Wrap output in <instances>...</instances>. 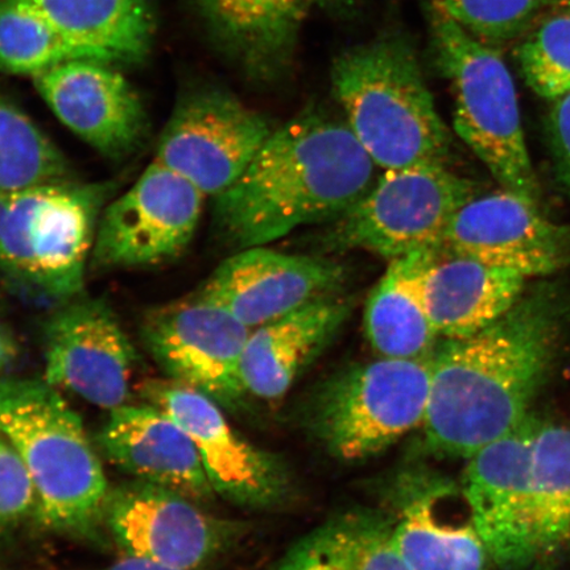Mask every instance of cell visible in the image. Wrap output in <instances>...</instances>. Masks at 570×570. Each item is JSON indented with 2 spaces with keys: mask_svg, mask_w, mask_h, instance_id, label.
Here are the masks:
<instances>
[{
  "mask_svg": "<svg viewBox=\"0 0 570 570\" xmlns=\"http://www.w3.org/2000/svg\"><path fill=\"white\" fill-rule=\"evenodd\" d=\"M268 120L217 89L188 92L160 135L155 161L208 197L238 180L273 134Z\"/></svg>",
  "mask_w": 570,
  "mask_h": 570,
  "instance_id": "9c48e42d",
  "label": "cell"
},
{
  "mask_svg": "<svg viewBox=\"0 0 570 570\" xmlns=\"http://www.w3.org/2000/svg\"><path fill=\"white\" fill-rule=\"evenodd\" d=\"M18 348V342L12 332L0 326V372L16 360Z\"/></svg>",
  "mask_w": 570,
  "mask_h": 570,
  "instance_id": "d6a6232c",
  "label": "cell"
},
{
  "mask_svg": "<svg viewBox=\"0 0 570 570\" xmlns=\"http://www.w3.org/2000/svg\"><path fill=\"white\" fill-rule=\"evenodd\" d=\"M345 279V268L325 256L255 246L238 249L220 263L197 294L254 330L317 298L336 295Z\"/></svg>",
  "mask_w": 570,
  "mask_h": 570,
  "instance_id": "e0dca14e",
  "label": "cell"
},
{
  "mask_svg": "<svg viewBox=\"0 0 570 570\" xmlns=\"http://www.w3.org/2000/svg\"><path fill=\"white\" fill-rule=\"evenodd\" d=\"M78 46L107 62L147 56L155 30L151 0H32Z\"/></svg>",
  "mask_w": 570,
  "mask_h": 570,
  "instance_id": "484cf974",
  "label": "cell"
},
{
  "mask_svg": "<svg viewBox=\"0 0 570 570\" xmlns=\"http://www.w3.org/2000/svg\"><path fill=\"white\" fill-rule=\"evenodd\" d=\"M206 196L153 160L138 181L99 218L92 265L104 269L160 266L194 239Z\"/></svg>",
  "mask_w": 570,
  "mask_h": 570,
  "instance_id": "30bf717a",
  "label": "cell"
},
{
  "mask_svg": "<svg viewBox=\"0 0 570 570\" xmlns=\"http://www.w3.org/2000/svg\"><path fill=\"white\" fill-rule=\"evenodd\" d=\"M476 185L448 164L387 169L323 238L327 252L362 249L389 262L443 248L449 224L479 196Z\"/></svg>",
  "mask_w": 570,
  "mask_h": 570,
  "instance_id": "ba28073f",
  "label": "cell"
},
{
  "mask_svg": "<svg viewBox=\"0 0 570 570\" xmlns=\"http://www.w3.org/2000/svg\"><path fill=\"white\" fill-rule=\"evenodd\" d=\"M248 326L198 294L149 311L141 340L170 380L183 383L225 407L247 394L240 376Z\"/></svg>",
  "mask_w": 570,
  "mask_h": 570,
  "instance_id": "8fae6325",
  "label": "cell"
},
{
  "mask_svg": "<svg viewBox=\"0 0 570 570\" xmlns=\"http://www.w3.org/2000/svg\"><path fill=\"white\" fill-rule=\"evenodd\" d=\"M559 0H430L474 38L499 48L530 30L541 13Z\"/></svg>",
  "mask_w": 570,
  "mask_h": 570,
  "instance_id": "f546056e",
  "label": "cell"
},
{
  "mask_svg": "<svg viewBox=\"0 0 570 570\" xmlns=\"http://www.w3.org/2000/svg\"><path fill=\"white\" fill-rule=\"evenodd\" d=\"M32 78L61 124L105 158L127 159L146 140L145 106L112 62L69 60Z\"/></svg>",
  "mask_w": 570,
  "mask_h": 570,
  "instance_id": "ac0fdd59",
  "label": "cell"
},
{
  "mask_svg": "<svg viewBox=\"0 0 570 570\" xmlns=\"http://www.w3.org/2000/svg\"><path fill=\"white\" fill-rule=\"evenodd\" d=\"M212 30L263 78L289 60L313 0H196Z\"/></svg>",
  "mask_w": 570,
  "mask_h": 570,
  "instance_id": "cb8c5ba5",
  "label": "cell"
},
{
  "mask_svg": "<svg viewBox=\"0 0 570 570\" xmlns=\"http://www.w3.org/2000/svg\"><path fill=\"white\" fill-rule=\"evenodd\" d=\"M375 164L345 119L305 111L276 128L214 203V226L235 249L266 246L332 223L374 184Z\"/></svg>",
  "mask_w": 570,
  "mask_h": 570,
  "instance_id": "7a4b0ae2",
  "label": "cell"
},
{
  "mask_svg": "<svg viewBox=\"0 0 570 570\" xmlns=\"http://www.w3.org/2000/svg\"><path fill=\"white\" fill-rule=\"evenodd\" d=\"M431 368L432 356H380L341 370L312 392L304 410L306 430L333 458H374L422 426Z\"/></svg>",
  "mask_w": 570,
  "mask_h": 570,
  "instance_id": "8992f818",
  "label": "cell"
},
{
  "mask_svg": "<svg viewBox=\"0 0 570 570\" xmlns=\"http://www.w3.org/2000/svg\"><path fill=\"white\" fill-rule=\"evenodd\" d=\"M106 184L61 181L18 191L0 238V266L46 295L81 294Z\"/></svg>",
  "mask_w": 570,
  "mask_h": 570,
  "instance_id": "52a82bcc",
  "label": "cell"
},
{
  "mask_svg": "<svg viewBox=\"0 0 570 570\" xmlns=\"http://www.w3.org/2000/svg\"><path fill=\"white\" fill-rule=\"evenodd\" d=\"M523 509L531 570H544L570 551V425L537 412Z\"/></svg>",
  "mask_w": 570,
  "mask_h": 570,
  "instance_id": "7402d4cb",
  "label": "cell"
},
{
  "mask_svg": "<svg viewBox=\"0 0 570 570\" xmlns=\"http://www.w3.org/2000/svg\"><path fill=\"white\" fill-rule=\"evenodd\" d=\"M104 522L126 554L178 570L209 564L240 530L174 490L139 480L109 490Z\"/></svg>",
  "mask_w": 570,
  "mask_h": 570,
  "instance_id": "7c38bea8",
  "label": "cell"
},
{
  "mask_svg": "<svg viewBox=\"0 0 570 570\" xmlns=\"http://www.w3.org/2000/svg\"><path fill=\"white\" fill-rule=\"evenodd\" d=\"M114 465L135 479L176 491L197 503L216 494L194 441L156 405H130L110 411L98 436Z\"/></svg>",
  "mask_w": 570,
  "mask_h": 570,
  "instance_id": "d6986e66",
  "label": "cell"
},
{
  "mask_svg": "<svg viewBox=\"0 0 570 570\" xmlns=\"http://www.w3.org/2000/svg\"><path fill=\"white\" fill-rule=\"evenodd\" d=\"M354 303L337 294L317 298L249 333L240 376L247 394L276 401L351 318Z\"/></svg>",
  "mask_w": 570,
  "mask_h": 570,
  "instance_id": "ffe728a7",
  "label": "cell"
},
{
  "mask_svg": "<svg viewBox=\"0 0 570 570\" xmlns=\"http://www.w3.org/2000/svg\"><path fill=\"white\" fill-rule=\"evenodd\" d=\"M517 49L520 71L534 95L556 101L570 92V0H559L530 27Z\"/></svg>",
  "mask_w": 570,
  "mask_h": 570,
  "instance_id": "f1b7e54d",
  "label": "cell"
},
{
  "mask_svg": "<svg viewBox=\"0 0 570 570\" xmlns=\"http://www.w3.org/2000/svg\"><path fill=\"white\" fill-rule=\"evenodd\" d=\"M387 493L394 541L409 570H489L461 484L424 468L403 470Z\"/></svg>",
  "mask_w": 570,
  "mask_h": 570,
  "instance_id": "2e32d148",
  "label": "cell"
},
{
  "mask_svg": "<svg viewBox=\"0 0 570 570\" xmlns=\"http://www.w3.org/2000/svg\"><path fill=\"white\" fill-rule=\"evenodd\" d=\"M433 52L451 83L454 130L504 190L541 204L515 82L499 49L430 9Z\"/></svg>",
  "mask_w": 570,
  "mask_h": 570,
  "instance_id": "5b68a950",
  "label": "cell"
},
{
  "mask_svg": "<svg viewBox=\"0 0 570 570\" xmlns=\"http://www.w3.org/2000/svg\"><path fill=\"white\" fill-rule=\"evenodd\" d=\"M441 248H426L391 261L370 294L365 333L381 358L432 356L440 337L425 303V279Z\"/></svg>",
  "mask_w": 570,
  "mask_h": 570,
  "instance_id": "603a6c76",
  "label": "cell"
},
{
  "mask_svg": "<svg viewBox=\"0 0 570 570\" xmlns=\"http://www.w3.org/2000/svg\"><path fill=\"white\" fill-rule=\"evenodd\" d=\"M527 281L514 271L440 249L425 279L426 309L439 337H468L493 324L524 295Z\"/></svg>",
  "mask_w": 570,
  "mask_h": 570,
  "instance_id": "44dd1931",
  "label": "cell"
},
{
  "mask_svg": "<svg viewBox=\"0 0 570 570\" xmlns=\"http://www.w3.org/2000/svg\"><path fill=\"white\" fill-rule=\"evenodd\" d=\"M38 499L16 448L0 433V533L36 514Z\"/></svg>",
  "mask_w": 570,
  "mask_h": 570,
  "instance_id": "4dcf8cb0",
  "label": "cell"
},
{
  "mask_svg": "<svg viewBox=\"0 0 570 570\" xmlns=\"http://www.w3.org/2000/svg\"><path fill=\"white\" fill-rule=\"evenodd\" d=\"M0 433L33 484L35 517L55 532L88 537L104 522L109 484L82 420L46 380L0 377Z\"/></svg>",
  "mask_w": 570,
  "mask_h": 570,
  "instance_id": "277c9868",
  "label": "cell"
},
{
  "mask_svg": "<svg viewBox=\"0 0 570 570\" xmlns=\"http://www.w3.org/2000/svg\"><path fill=\"white\" fill-rule=\"evenodd\" d=\"M269 570H409L386 511L353 510L295 541Z\"/></svg>",
  "mask_w": 570,
  "mask_h": 570,
  "instance_id": "d4e9b609",
  "label": "cell"
},
{
  "mask_svg": "<svg viewBox=\"0 0 570 570\" xmlns=\"http://www.w3.org/2000/svg\"><path fill=\"white\" fill-rule=\"evenodd\" d=\"M569 324V296L546 284L482 331L440 340L422 424L428 451L468 460L517 430L559 365Z\"/></svg>",
  "mask_w": 570,
  "mask_h": 570,
  "instance_id": "6da1fadb",
  "label": "cell"
},
{
  "mask_svg": "<svg viewBox=\"0 0 570 570\" xmlns=\"http://www.w3.org/2000/svg\"><path fill=\"white\" fill-rule=\"evenodd\" d=\"M16 196L17 194H12V191L0 190V238H2L6 220L9 217Z\"/></svg>",
  "mask_w": 570,
  "mask_h": 570,
  "instance_id": "e575fe53",
  "label": "cell"
},
{
  "mask_svg": "<svg viewBox=\"0 0 570 570\" xmlns=\"http://www.w3.org/2000/svg\"><path fill=\"white\" fill-rule=\"evenodd\" d=\"M145 391L194 441L216 494L249 509H273L287 501L292 490L287 466L248 443L213 399L175 381L148 382Z\"/></svg>",
  "mask_w": 570,
  "mask_h": 570,
  "instance_id": "4fadbf2b",
  "label": "cell"
},
{
  "mask_svg": "<svg viewBox=\"0 0 570 570\" xmlns=\"http://www.w3.org/2000/svg\"><path fill=\"white\" fill-rule=\"evenodd\" d=\"M66 155L38 125L0 96V190L18 191L68 181Z\"/></svg>",
  "mask_w": 570,
  "mask_h": 570,
  "instance_id": "83f0119b",
  "label": "cell"
},
{
  "mask_svg": "<svg viewBox=\"0 0 570 570\" xmlns=\"http://www.w3.org/2000/svg\"><path fill=\"white\" fill-rule=\"evenodd\" d=\"M101 570H178L175 568L156 564L154 561L135 558V556L126 554L122 560L114 562V564Z\"/></svg>",
  "mask_w": 570,
  "mask_h": 570,
  "instance_id": "836d02e7",
  "label": "cell"
},
{
  "mask_svg": "<svg viewBox=\"0 0 570 570\" xmlns=\"http://www.w3.org/2000/svg\"><path fill=\"white\" fill-rule=\"evenodd\" d=\"M76 59L99 60L69 39L32 0H0V71L35 77Z\"/></svg>",
  "mask_w": 570,
  "mask_h": 570,
  "instance_id": "4316f807",
  "label": "cell"
},
{
  "mask_svg": "<svg viewBox=\"0 0 570 570\" xmlns=\"http://www.w3.org/2000/svg\"><path fill=\"white\" fill-rule=\"evenodd\" d=\"M331 82L345 122L376 167L448 164L451 134L407 41L386 36L347 49L333 61Z\"/></svg>",
  "mask_w": 570,
  "mask_h": 570,
  "instance_id": "3957f363",
  "label": "cell"
},
{
  "mask_svg": "<svg viewBox=\"0 0 570 570\" xmlns=\"http://www.w3.org/2000/svg\"><path fill=\"white\" fill-rule=\"evenodd\" d=\"M42 338L49 384L107 411L127 404L137 352L109 305L71 298L46 320Z\"/></svg>",
  "mask_w": 570,
  "mask_h": 570,
  "instance_id": "5bb4252c",
  "label": "cell"
},
{
  "mask_svg": "<svg viewBox=\"0 0 570 570\" xmlns=\"http://www.w3.org/2000/svg\"><path fill=\"white\" fill-rule=\"evenodd\" d=\"M547 132L556 175L570 197V92L553 101Z\"/></svg>",
  "mask_w": 570,
  "mask_h": 570,
  "instance_id": "1f68e13d",
  "label": "cell"
},
{
  "mask_svg": "<svg viewBox=\"0 0 570 570\" xmlns=\"http://www.w3.org/2000/svg\"><path fill=\"white\" fill-rule=\"evenodd\" d=\"M441 249L531 279L570 268V227L552 223L531 199L502 189L463 205Z\"/></svg>",
  "mask_w": 570,
  "mask_h": 570,
  "instance_id": "9a60e30c",
  "label": "cell"
}]
</instances>
